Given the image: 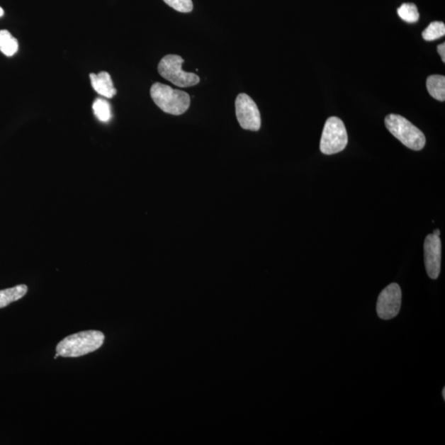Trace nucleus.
Here are the masks:
<instances>
[{
    "mask_svg": "<svg viewBox=\"0 0 445 445\" xmlns=\"http://www.w3.org/2000/svg\"><path fill=\"white\" fill-rule=\"evenodd\" d=\"M184 60L178 55H167L160 60L158 72L164 79L180 88L192 87L200 83L198 75L184 72Z\"/></svg>",
    "mask_w": 445,
    "mask_h": 445,
    "instance_id": "obj_4",
    "label": "nucleus"
},
{
    "mask_svg": "<svg viewBox=\"0 0 445 445\" xmlns=\"http://www.w3.org/2000/svg\"><path fill=\"white\" fill-rule=\"evenodd\" d=\"M150 96L154 103L164 113L174 116L183 115L191 106V98L184 91L174 89L170 86L155 83L150 89Z\"/></svg>",
    "mask_w": 445,
    "mask_h": 445,
    "instance_id": "obj_2",
    "label": "nucleus"
},
{
    "mask_svg": "<svg viewBox=\"0 0 445 445\" xmlns=\"http://www.w3.org/2000/svg\"><path fill=\"white\" fill-rule=\"evenodd\" d=\"M427 87L432 97L444 102L445 100V77L444 75L429 76L427 80Z\"/></svg>",
    "mask_w": 445,
    "mask_h": 445,
    "instance_id": "obj_10",
    "label": "nucleus"
},
{
    "mask_svg": "<svg viewBox=\"0 0 445 445\" xmlns=\"http://www.w3.org/2000/svg\"><path fill=\"white\" fill-rule=\"evenodd\" d=\"M385 125L394 137L412 150H422L426 145V137L422 130L400 115L390 114L386 116Z\"/></svg>",
    "mask_w": 445,
    "mask_h": 445,
    "instance_id": "obj_3",
    "label": "nucleus"
},
{
    "mask_svg": "<svg viewBox=\"0 0 445 445\" xmlns=\"http://www.w3.org/2000/svg\"><path fill=\"white\" fill-rule=\"evenodd\" d=\"M398 14L403 21L408 23H417L419 18L417 7L414 4H402L401 7L398 9Z\"/></svg>",
    "mask_w": 445,
    "mask_h": 445,
    "instance_id": "obj_14",
    "label": "nucleus"
},
{
    "mask_svg": "<svg viewBox=\"0 0 445 445\" xmlns=\"http://www.w3.org/2000/svg\"><path fill=\"white\" fill-rule=\"evenodd\" d=\"M4 14V9L1 7H0V18L3 17Z\"/></svg>",
    "mask_w": 445,
    "mask_h": 445,
    "instance_id": "obj_19",
    "label": "nucleus"
},
{
    "mask_svg": "<svg viewBox=\"0 0 445 445\" xmlns=\"http://www.w3.org/2000/svg\"><path fill=\"white\" fill-rule=\"evenodd\" d=\"M433 234L439 236L441 235V231H439V230H436L434 231Z\"/></svg>",
    "mask_w": 445,
    "mask_h": 445,
    "instance_id": "obj_18",
    "label": "nucleus"
},
{
    "mask_svg": "<svg viewBox=\"0 0 445 445\" xmlns=\"http://www.w3.org/2000/svg\"><path fill=\"white\" fill-rule=\"evenodd\" d=\"M164 1L180 13H191L193 9V3L191 0H164Z\"/></svg>",
    "mask_w": 445,
    "mask_h": 445,
    "instance_id": "obj_16",
    "label": "nucleus"
},
{
    "mask_svg": "<svg viewBox=\"0 0 445 445\" xmlns=\"http://www.w3.org/2000/svg\"><path fill=\"white\" fill-rule=\"evenodd\" d=\"M104 334L99 331H85L65 337L57 347L62 357H79L94 352L103 345Z\"/></svg>",
    "mask_w": 445,
    "mask_h": 445,
    "instance_id": "obj_1",
    "label": "nucleus"
},
{
    "mask_svg": "<svg viewBox=\"0 0 445 445\" xmlns=\"http://www.w3.org/2000/svg\"><path fill=\"white\" fill-rule=\"evenodd\" d=\"M91 84L99 95L111 98L116 94L113 81L108 72H100L98 74H90Z\"/></svg>",
    "mask_w": 445,
    "mask_h": 445,
    "instance_id": "obj_9",
    "label": "nucleus"
},
{
    "mask_svg": "<svg viewBox=\"0 0 445 445\" xmlns=\"http://www.w3.org/2000/svg\"><path fill=\"white\" fill-rule=\"evenodd\" d=\"M93 110L96 118L103 123H108L111 118V105L103 98H97L94 101Z\"/></svg>",
    "mask_w": 445,
    "mask_h": 445,
    "instance_id": "obj_13",
    "label": "nucleus"
},
{
    "mask_svg": "<svg viewBox=\"0 0 445 445\" xmlns=\"http://www.w3.org/2000/svg\"><path fill=\"white\" fill-rule=\"evenodd\" d=\"M441 240L439 236L429 235L424 242V265L427 275L433 280L437 279L441 269Z\"/></svg>",
    "mask_w": 445,
    "mask_h": 445,
    "instance_id": "obj_8",
    "label": "nucleus"
},
{
    "mask_svg": "<svg viewBox=\"0 0 445 445\" xmlns=\"http://www.w3.org/2000/svg\"><path fill=\"white\" fill-rule=\"evenodd\" d=\"M18 50V40L7 30L0 31V52L6 57H13Z\"/></svg>",
    "mask_w": 445,
    "mask_h": 445,
    "instance_id": "obj_12",
    "label": "nucleus"
},
{
    "mask_svg": "<svg viewBox=\"0 0 445 445\" xmlns=\"http://www.w3.org/2000/svg\"><path fill=\"white\" fill-rule=\"evenodd\" d=\"M402 305V291L396 283L388 286L379 295L377 301V313L383 320L395 317Z\"/></svg>",
    "mask_w": 445,
    "mask_h": 445,
    "instance_id": "obj_7",
    "label": "nucleus"
},
{
    "mask_svg": "<svg viewBox=\"0 0 445 445\" xmlns=\"http://www.w3.org/2000/svg\"><path fill=\"white\" fill-rule=\"evenodd\" d=\"M28 288L26 285H19L9 289L0 291V308L7 307L10 303L18 301L26 295Z\"/></svg>",
    "mask_w": 445,
    "mask_h": 445,
    "instance_id": "obj_11",
    "label": "nucleus"
},
{
    "mask_svg": "<svg viewBox=\"0 0 445 445\" xmlns=\"http://www.w3.org/2000/svg\"><path fill=\"white\" fill-rule=\"evenodd\" d=\"M445 35V25L442 22H433L424 29L422 33V37L428 42L437 40L444 37Z\"/></svg>",
    "mask_w": 445,
    "mask_h": 445,
    "instance_id": "obj_15",
    "label": "nucleus"
},
{
    "mask_svg": "<svg viewBox=\"0 0 445 445\" xmlns=\"http://www.w3.org/2000/svg\"><path fill=\"white\" fill-rule=\"evenodd\" d=\"M442 395H443L444 400H445V388H443Z\"/></svg>",
    "mask_w": 445,
    "mask_h": 445,
    "instance_id": "obj_20",
    "label": "nucleus"
},
{
    "mask_svg": "<svg viewBox=\"0 0 445 445\" xmlns=\"http://www.w3.org/2000/svg\"><path fill=\"white\" fill-rule=\"evenodd\" d=\"M348 135L343 121L336 116L328 118L323 128L320 150L322 154L331 155L345 150Z\"/></svg>",
    "mask_w": 445,
    "mask_h": 445,
    "instance_id": "obj_5",
    "label": "nucleus"
},
{
    "mask_svg": "<svg viewBox=\"0 0 445 445\" xmlns=\"http://www.w3.org/2000/svg\"><path fill=\"white\" fill-rule=\"evenodd\" d=\"M237 119L242 129L259 130L261 125V114L254 100L246 94H240L235 100Z\"/></svg>",
    "mask_w": 445,
    "mask_h": 445,
    "instance_id": "obj_6",
    "label": "nucleus"
},
{
    "mask_svg": "<svg viewBox=\"0 0 445 445\" xmlns=\"http://www.w3.org/2000/svg\"><path fill=\"white\" fill-rule=\"evenodd\" d=\"M438 52L441 55L443 62H445V44L442 43L438 45Z\"/></svg>",
    "mask_w": 445,
    "mask_h": 445,
    "instance_id": "obj_17",
    "label": "nucleus"
}]
</instances>
